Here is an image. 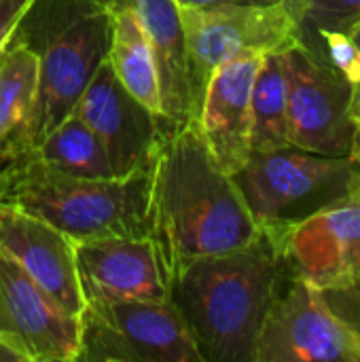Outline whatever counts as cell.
Segmentation results:
<instances>
[{"label":"cell","instance_id":"obj_1","mask_svg":"<svg viewBox=\"0 0 360 362\" xmlns=\"http://www.w3.org/2000/svg\"><path fill=\"white\" fill-rule=\"evenodd\" d=\"M149 227L166 280L193 259L242 248L261 233L197 121L166 129L155 148L149 168Z\"/></svg>","mask_w":360,"mask_h":362},{"label":"cell","instance_id":"obj_2","mask_svg":"<svg viewBox=\"0 0 360 362\" xmlns=\"http://www.w3.org/2000/svg\"><path fill=\"white\" fill-rule=\"evenodd\" d=\"M286 274L280 231L267 227L242 248L180 265L168 278V299L204 362H252L261 322Z\"/></svg>","mask_w":360,"mask_h":362},{"label":"cell","instance_id":"obj_3","mask_svg":"<svg viewBox=\"0 0 360 362\" xmlns=\"http://www.w3.org/2000/svg\"><path fill=\"white\" fill-rule=\"evenodd\" d=\"M112 11L104 0H34L15 36L38 57L34 104L0 153V161L28 153L76 106L108 57Z\"/></svg>","mask_w":360,"mask_h":362},{"label":"cell","instance_id":"obj_4","mask_svg":"<svg viewBox=\"0 0 360 362\" xmlns=\"http://www.w3.org/2000/svg\"><path fill=\"white\" fill-rule=\"evenodd\" d=\"M4 165L6 199L47 221L72 242L149 238V172L129 178H81L47 168L30 153Z\"/></svg>","mask_w":360,"mask_h":362},{"label":"cell","instance_id":"obj_5","mask_svg":"<svg viewBox=\"0 0 360 362\" xmlns=\"http://www.w3.org/2000/svg\"><path fill=\"white\" fill-rule=\"evenodd\" d=\"M233 180L259 229L289 227L360 182L352 157H325L297 146L252 151Z\"/></svg>","mask_w":360,"mask_h":362},{"label":"cell","instance_id":"obj_6","mask_svg":"<svg viewBox=\"0 0 360 362\" xmlns=\"http://www.w3.org/2000/svg\"><path fill=\"white\" fill-rule=\"evenodd\" d=\"M187 40L189 119L195 121L212 74L244 55H267L299 45L301 23L278 4L227 2L180 6Z\"/></svg>","mask_w":360,"mask_h":362},{"label":"cell","instance_id":"obj_7","mask_svg":"<svg viewBox=\"0 0 360 362\" xmlns=\"http://www.w3.org/2000/svg\"><path fill=\"white\" fill-rule=\"evenodd\" d=\"M79 322L76 362H204L170 299L85 303Z\"/></svg>","mask_w":360,"mask_h":362},{"label":"cell","instance_id":"obj_8","mask_svg":"<svg viewBox=\"0 0 360 362\" xmlns=\"http://www.w3.org/2000/svg\"><path fill=\"white\" fill-rule=\"evenodd\" d=\"M252 362H360V341L329 312L318 288L289 267L261 322Z\"/></svg>","mask_w":360,"mask_h":362},{"label":"cell","instance_id":"obj_9","mask_svg":"<svg viewBox=\"0 0 360 362\" xmlns=\"http://www.w3.org/2000/svg\"><path fill=\"white\" fill-rule=\"evenodd\" d=\"M284 55L291 144L325 157H350L356 132L352 81L325 55L303 45Z\"/></svg>","mask_w":360,"mask_h":362},{"label":"cell","instance_id":"obj_10","mask_svg":"<svg viewBox=\"0 0 360 362\" xmlns=\"http://www.w3.org/2000/svg\"><path fill=\"white\" fill-rule=\"evenodd\" d=\"M0 341L23 362H76L79 316L59 308L0 248Z\"/></svg>","mask_w":360,"mask_h":362},{"label":"cell","instance_id":"obj_11","mask_svg":"<svg viewBox=\"0 0 360 362\" xmlns=\"http://www.w3.org/2000/svg\"><path fill=\"white\" fill-rule=\"evenodd\" d=\"M72 115L95 132L115 178L149 172L155 148L168 129L159 115L121 85L108 57L95 70Z\"/></svg>","mask_w":360,"mask_h":362},{"label":"cell","instance_id":"obj_12","mask_svg":"<svg viewBox=\"0 0 360 362\" xmlns=\"http://www.w3.org/2000/svg\"><path fill=\"white\" fill-rule=\"evenodd\" d=\"M291 272L316 288L360 274V182L310 216L276 227Z\"/></svg>","mask_w":360,"mask_h":362},{"label":"cell","instance_id":"obj_13","mask_svg":"<svg viewBox=\"0 0 360 362\" xmlns=\"http://www.w3.org/2000/svg\"><path fill=\"white\" fill-rule=\"evenodd\" d=\"M74 263L85 303L168 299L166 272L151 238L74 242Z\"/></svg>","mask_w":360,"mask_h":362},{"label":"cell","instance_id":"obj_14","mask_svg":"<svg viewBox=\"0 0 360 362\" xmlns=\"http://www.w3.org/2000/svg\"><path fill=\"white\" fill-rule=\"evenodd\" d=\"M0 248L68 314L81 316L85 301L79 288L74 242L47 221L0 199Z\"/></svg>","mask_w":360,"mask_h":362},{"label":"cell","instance_id":"obj_15","mask_svg":"<svg viewBox=\"0 0 360 362\" xmlns=\"http://www.w3.org/2000/svg\"><path fill=\"white\" fill-rule=\"evenodd\" d=\"M263 55H244L221 66L204 93L197 115L199 132L227 174H236L248 161L252 127V85Z\"/></svg>","mask_w":360,"mask_h":362},{"label":"cell","instance_id":"obj_16","mask_svg":"<svg viewBox=\"0 0 360 362\" xmlns=\"http://www.w3.org/2000/svg\"><path fill=\"white\" fill-rule=\"evenodd\" d=\"M149 38L161 95V119L168 129L189 119L187 40L176 0H129Z\"/></svg>","mask_w":360,"mask_h":362},{"label":"cell","instance_id":"obj_17","mask_svg":"<svg viewBox=\"0 0 360 362\" xmlns=\"http://www.w3.org/2000/svg\"><path fill=\"white\" fill-rule=\"evenodd\" d=\"M108 62L121 85L146 108L161 117L159 78L153 51L132 4L112 11Z\"/></svg>","mask_w":360,"mask_h":362},{"label":"cell","instance_id":"obj_18","mask_svg":"<svg viewBox=\"0 0 360 362\" xmlns=\"http://www.w3.org/2000/svg\"><path fill=\"white\" fill-rule=\"evenodd\" d=\"M284 53L286 51L263 55L255 76L250 98L252 151H274L293 146L289 121V74Z\"/></svg>","mask_w":360,"mask_h":362},{"label":"cell","instance_id":"obj_19","mask_svg":"<svg viewBox=\"0 0 360 362\" xmlns=\"http://www.w3.org/2000/svg\"><path fill=\"white\" fill-rule=\"evenodd\" d=\"M28 153L62 174L81 178H115L100 138L72 112Z\"/></svg>","mask_w":360,"mask_h":362},{"label":"cell","instance_id":"obj_20","mask_svg":"<svg viewBox=\"0 0 360 362\" xmlns=\"http://www.w3.org/2000/svg\"><path fill=\"white\" fill-rule=\"evenodd\" d=\"M38 85V57L13 38L0 53V153L25 121Z\"/></svg>","mask_w":360,"mask_h":362},{"label":"cell","instance_id":"obj_21","mask_svg":"<svg viewBox=\"0 0 360 362\" xmlns=\"http://www.w3.org/2000/svg\"><path fill=\"white\" fill-rule=\"evenodd\" d=\"M360 21V0H310L301 19L299 45L318 32H350Z\"/></svg>","mask_w":360,"mask_h":362},{"label":"cell","instance_id":"obj_22","mask_svg":"<svg viewBox=\"0 0 360 362\" xmlns=\"http://www.w3.org/2000/svg\"><path fill=\"white\" fill-rule=\"evenodd\" d=\"M329 312L360 341V274L318 288Z\"/></svg>","mask_w":360,"mask_h":362},{"label":"cell","instance_id":"obj_23","mask_svg":"<svg viewBox=\"0 0 360 362\" xmlns=\"http://www.w3.org/2000/svg\"><path fill=\"white\" fill-rule=\"evenodd\" d=\"M34 0H0V53L8 47L21 17Z\"/></svg>","mask_w":360,"mask_h":362},{"label":"cell","instance_id":"obj_24","mask_svg":"<svg viewBox=\"0 0 360 362\" xmlns=\"http://www.w3.org/2000/svg\"><path fill=\"white\" fill-rule=\"evenodd\" d=\"M246 2H257V4H278L282 8H286L299 23L310 6V0H246Z\"/></svg>","mask_w":360,"mask_h":362},{"label":"cell","instance_id":"obj_25","mask_svg":"<svg viewBox=\"0 0 360 362\" xmlns=\"http://www.w3.org/2000/svg\"><path fill=\"white\" fill-rule=\"evenodd\" d=\"M227 2H242V0H176L178 6H214V4H227Z\"/></svg>","mask_w":360,"mask_h":362},{"label":"cell","instance_id":"obj_26","mask_svg":"<svg viewBox=\"0 0 360 362\" xmlns=\"http://www.w3.org/2000/svg\"><path fill=\"white\" fill-rule=\"evenodd\" d=\"M0 362H23V361H21V356H19V354H15L8 346H4V344L0 341Z\"/></svg>","mask_w":360,"mask_h":362},{"label":"cell","instance_id":"obj_27","mask_svg":"<svg viewBox=\"0 0 360 362\" xmlns=\"http://www.w3.org/2000/svg\"><path fill=\"white\" fill-rule=\"evenodd\" d=\"M352 117L360 123V81L354 85V98H352Z\"/></svg>","mask_w":360,"mask_h":362},{"label":"cell","instance_id":"obj_28","mask_svg":"<svg viewBox=\"0 0 360 362\" xmlns=\"http://www.w3.org/2000/svg\"><path fill=\"white\" fill-rule=\"evenodd\" d=\"M360 168V123H356V132H354V142H352V155H350Z\"/></svg>","mask_w":360,"mask_h":362},{"label":"cell","instance_id":"obj_29","mask_svg":"<svg viewBox=\"0 0 360 362\" xmlns=\"http://www.w3.org/2000/svg\"><path fill=\"white\" fill-rule=\"evenodd\" d=\"M104 2H106V6H108L110 11H115V8H121V6L129 4V0H104Z\"/></svg>","mask_w":360,"mask_h":362},{"label":"cell","instance_id":"obj_30","mask_svg":"<svg viewBox=\"0 0 360 362\" xmlns=\"http://www.w3.org/2000/svg\"><path fill=\"white\" fill-rule=\"evenodd\" d=\"M348 34L354 38V42L359 45V49H360V21L356 23V25H354V28H352V30H350V32H348Z\"/></svg>","mask_w":360,"mask_h":362},{"label":"cell","instance_id":"obj_31","mask_svg":"<svg viewBox=\"0 0 360 362\" xmlns=\"http://www.w3.org/2000/svg\"><path fill=\"white\" fill-rule=\"evenodd\" d=\"M2 191H4V165L0 161V197H2Z\"/></svg>","mask_w":360,"mask_h":362}]
</instances>
